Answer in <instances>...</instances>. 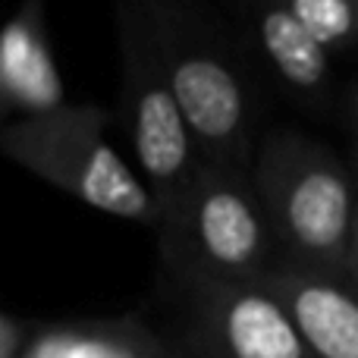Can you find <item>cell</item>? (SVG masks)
<instances>
[{"instance_id":"6da1fadb","label":"cell","mask_w":358,"mask_h":358,"mask_svg":"<svg viewBox=\"0 0 358 358\" xmlns=\"http://www.w3.org/2000/svg\"><path fill=\"white\" fill-rule=\"evenodd\" d=\"M252 179L277 245L286 255L283 264L346 283L358 220L352 167L315 138L273 132L255 157Z\"/></svg>"},{"instance_id":"7a4b0ae2","label":"cell","mask_w":358,"mask_h":358,"mask_svg":"<svg viewBox=\"0 0 358 358\" xmlns=\"http://www.w3.org/2000/svg\"><path fill=\"white\" fill-rule=\"evenodd\" d=\"M164 261L192 286L255 283L273 271L277 236L252 173L201 164L157 227Z\"/></svg>"},{"instance_id":"3957f363","label":"cell","mask_w":358,"mask_h":358,"mask_svg":"<svg viewBox=\"0 0 358 358\" xmlns=\"http://www.w3.org/2000/svg\"><path fill=\"white\" fill-rule=\"evenodd\" d=\"M107 123L110 113L94 104H63L50 113L10 120L0 132V148L19 167L88 208L120 220L161 227V204L113 148Z\"/></svg>"},{"instance_id":"277c9868","label":"cell","mask_w":358,"mask_h":358,"mask_svg":"<svg viewBox=\"0 0 358 358\" xmlns=\"http://www.w3.org/2000/svg\"><path fill=\"white\" fill-rule=\"evenodd\" d=\"M145 10L204 164L252 173V98L227 44L192 0H145Z\"/></svg>"},{"instance_id":"5b68a950","label":"cell","mask_w":358,"mask_h":358,"mask_svg":"<svg viewBox=\"0 0 358 358\" xmlns=\"http://www.w3.org/2000/svg\"><path fill=\"white\" fill-rule=\"evenodd\" d=\"M113 13L120 41V117L138 176L157 198L164 220L185 195L204 157L157 54L145 0H113Z\"/></svg>"},{"instance_id":"8992f818","label":"cell","mask_w":358,"mask_h":358,"mask_svg":"<svg viewBox=\"0 0 358 358\" xmlns=\"http://www.w3.org/2000/svg\"><path fill=\"white\" fill-rule=\"evenodd\" d=\"M195 336L210 358H315L264 280L192 286Z\"/></svg>"},{"instance_id":"52a82bcc","label":"cell","mask_w":358,"mask_h":358,"mask_svg":"<svg viewBox=\"0 0 358 358\" xmlns=\"http://www.w3.org/2000/svg\"><path fill=\"white\" fill-rule=\"evenodd\" d=\"M69 104L54 60L44 0H19L0 38V107L3 117H38Z\"/></svg>"},{"instance_id":"ba28073f","label":"cell","mask_w":358,"mask_h":358,"mask_svg":"<svg viewBox=\"0 0 358 358\" xmlns=\"http://www.w3.org/2000/svg\"><path fill=\"white\" fill-rule=\"evenodd\" d=\"M315 358H358V292L343 280L277 264L264 277Z\"/></svg>"},{"instance_id":"9c48e42d","label":"cell","mask_w":358,"mask_h":358,"mask_svg":"<svg viewBox=\"0 0 358 358\" xmlns=\"http://www.w3.org/2000/svg\"><path fill=\"white\" fill-rule=\"evenodd\" d=\"M258 41L273 73L292 92L315 98L330 82V50L280 0H258Z\"/></svg>"},{"instance_id":"30bf717a","label":"cell","mask_w":358,"mask_h":358,"mask_svg":"<svg viewBox=\"0 0 358 358\" xmlns=\"http://www.w3.org/2000/svg\"><path fill=\"white\" fill-rule=\"evenodd\" d=\"M25 358H167V352L132 321H76L38 327Z\"/></svg>"},{"instance_id":"8fae6325","label":"cell","mask_w":358,"mask_h":358,"mask_svg":"<svg viewBox=\"0 0 358 358\" xmlns=\"http://www.w3.org/2000/svg\"><path fill=\"white\" fill-rule=\"evenodd\" d=\"M330 54L358 48V0H280Z\"/></svg>"},{"instance_id":"7c38bea8","label":"cell","mask_w":358,"mask_h":358,"mask_svg":"<svg viewBox=\"0 0 358 358\" xmlns=\"http://www.w3.org/2000/svg\"><path fill=\"white\" fill-rule=\"evenodd\" d=\"M35 330L38 327L19 321L16 315H3L0 317V358H25Z\"/></svg>"},{"instance_id":"4fadbf2b","label":"cell","mask_w":358,"mask_h":358,"mask_svg":"<svg viewBox=\"0 0 358 358\" xmlns=\"http://www.w3.org/2000/svg\"><path fill=\"white\" fill-rule=\"evenodd\" d=\"M346 283L358 292V220H355V233H352V245H349V264H346Z\"/></svg>"},{"instance_id":"5bb4252c","label":"cell","mask_w":358,"mask_h":358,"mask_svg":"<svg viewBox=\"0 0 358 358\" xmlns=\"http://www.w3.org/2000/svg\"><path fill=\"white\" fill-rule=\"evenodd\" d=\"M349 117H352V123L358 126V88L349 94Z\"/></svg>"},{"instance_id":"9a60e30c","label":"cell","mask_w":358,"mask_h":358,"mask_svg":"<svg viewBox=\"0 0 358 358\" xmlns=\"http://www.w3.org/2000/svg\"><path fill=\"white\" fill-rule=\"evenodd\" d=\"M352 173H355V182H358V145H355V151H352Z\"/></svg>"}]
</instances>
